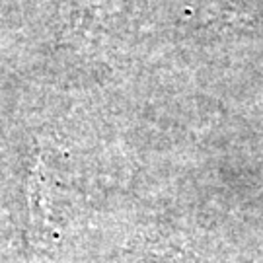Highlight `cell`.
Returning a JSON list of instances; mask_svg holds the SVG:
<instances>
[{
    "label": "cell",
    "instance_id": "obj_1",
    "mask_svg": "<svg viewBox=\"0 0 263 263\" xmlns=\"http://www.w3.org/2000/svg\"><path fill=\"white\" fill-rule=\"evenodd\" d=\"M224 10H234L246 16H259L263 18V0H218Z\"/></svg>",
    "mask_w": 263,
    "mask_h": 263
}]
</instances>
